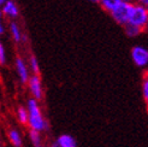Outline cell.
<instances>
[{
    "instance_id": "ba28073f",
    "label": "cell",
    "mask_w": 148,
    "mask_h": 147,
    "mask_svg": "<svg viewBox=\"0 0 148 147\" xmlns=\"http://www.w3.org/2000/svg\"><path fill=\"white\" fill-rule=\"evenodd\" d=\"M56 142L58 147H77L76 139L70 134H63L60 136H58Z\"/></svg>"
},
{
    "instance_id": "277c9868",
    "label": "cell",
    "mask_w": 148,
    "mask_h": 147,
    "mask_svg": "<svg viewBox=\"0 0 148 147\" xmlns=\"http://www.w3.org/2000/svg\"><path fill=\"white\" fill-rule=\"evenodd\" d=\"M131 59L138 68L148 67V48L136 45L131 48Z\"/></svg>"
},
{
    "instance_id": "4316f807",
    "label": "cell",
    "mask_w": 148,
    "mask_h": 147,
    "mask_svg": "<svg viewBox=\"0 0 148 147\" xmlns=\"http://www.w3.org/2000/svg\"><path fill=\"white\" fill-rule=\"evenodd\" d=\"M147 7H148V6H147Z\"/></svg>"
},
{
    "instance_id": "6da1fadb",
    "label": "cell",
    "mask_w": 148,
    "mask_h": 147,
    "mask_svg": "<svg viewBox=\"0 0 148 147\" xmlns=\"http://www.w3.org/2000/svg\"><path fill=\"white\" fill-rule=\"evenodd\" d=\"M27 109H28V112H29L28 126L30 128V130L39 131V133L47 130L48 123L42 115V111L39 106L38 100H35L34 98H30L27 102Z\"/></svg>"
},
{
    "instance_id": "9a60e30c",
    "label": "cell",
    "mask_w": 148,
    "mask_h": 147,
    "mask_svg": "<svg viewBox=\"0 0 148 147\" xmlns=\"http://www.w3.org/2000/svg\"><path fill=\"white\" fill-rule=\"evenodd\" d=\"M29 68L32 69L33 75H39L40 74V68H39V62L36 59L35 56L29 57Z\"/></svg>"
},
{
    "instance_id": "d6986e66",
    "label": "cell",
    "mask_w": 148,
    "mask_h": 147,
    "mask_svg": "<svg viewBox=\"0 0 148 147\" xmlns=\"http://www.w3.org/2000/svg\"><path fill=\"white\" fill-rule=\"evenodd\" d=\"M136 1H137L138 4H142V5H145V6H148V0H136Z\"/></svg>"
},
{
    "instance_id": "2e32d148",
    "label": "cell",
    "mask_w": 148,
    "mask_h": 147,
    "mask_svg": "<svg viewBox=\"0 0 148 147\" xmlns=\"http://www.w3.org/2000/svg\"><path fill=\"white\" fill-rule=\"evenodd\" d=\"M142 97L148 106V78L147 77H145L142 81Z\"/></svg>"
},
{
    "instance_id": "8fae6325",
    "label": "cell",
    "mask_w": 148,
    "mask_h": 147,
    "mask_svg": "<svg viewBox=\"0 0 148 147\" xmlns=\"http://www.w3.org/2000/svg\"><path fill=\"white\" fill-rule=\"evenodd\" d=\"M17 118L19 121V123L24 124V126H28V122H29V112H28V109L24 106H19L17 110Z\"/></svg>"
},
{
    "instance_id": "cb8c5ba5",
    "label": "cell",
    "mask_w": 148,
    "mask_h": 147,
    "mask_svg": "<svg viewBox=\"0 0 148 147\" xmlns=\"http://www.w3.org/2000/svg\"><path fill=\"white\" fill-rule=\"evenodd\" d=\"M145 77H147V78H148V70H147V72L145 74Z\"/></svg>"
},
{
    "instance_id": "484cf974",
    "label": "cell",
    "mask_w": 148,
    "mask_h": 147,
    "mask_svg": "<svg viewBox=\"0 0 148 147\" xmlns=\"http://www.w3.org/2000/svg\"><path fill=\"white\" fill-rule=\"evenodd\" d=\"M0 147H1V142H0Z\"/></svg>"
},
{
    "instance_id": "e0dca14e",
    "label": "cell",
    "mask_w": 148,
    "mask_h": 147,
    "mask_svg": "<svg viewBox=\"0 0 148 147\" xmlns=\"http://www.w3.org/2000/svg\"><path fill=\"white\" fill-rule=\"evenodd\" d=\"M6 64V51L3 43H0V65Z\"/></svg>"
},
{
    "instance_id": "603a6c76",
    "label": "cell",
    "mask_w": 148,
    "mask_h": 147,
    "mask_svg": "<svg viewBox=\"0 0 148 147\" xmlns=\"http://www.w3.org/2000/svg\"><path fill=\"white\" fill-rule=\"evenodd\" d=\"M51 147H58V145H57V142H53L51 145Z\"/></svg>"
},
{
    "instance_id": "5b68a950",
    "label": "cell",
    "mask_w": 148,
    "mask_h": 147,
    "mask_svg": "<svg viewBox=\"0 0 148 147\" xmlns=\"http://www.w3.org/2000/svg\"><path fill=\"white\" fill-rule=\"evenodd\" d=\"M28 87L30 91L33 98L35 100H41L43 97V89H42V82L39 75H32L28 81Z\"/></svg>"
},
{
    "instance_id": "9c48e42d",
    "label": "cell",
    "mask_w": 148,
    "mask_h": 147,
    "mask_svg": "<svg viewBox=\"0 0 148 147\" xmlns=\"http://www.w3.org/2000/svg\"><path fill=\"white\" fill-rule=\"evenodd\" d=\"M10 33H11L12 39L16 42H22L23 40H25L23 34H22V30H21L19 25L16 23V22H11L10 23Z\"/></svg>"
},
{
    "instance_id": "3957f363",
    "label": "cell",
    "mask_w": 148,
    "mask_h": 147,
    "mask_svg": "<svg viewBox=\"0 0 148 147\" xmlns=\"http://www.w3.org/2000/svg\"><path fill=\"white\" fill-rule=\"evenodd\" d=\"M132 6H134V4L121 1L112 11L110 12V14L116 23L125 27L129 23V19H130L131 12H132Z\"/></svg>"
},
{
    "instance_id": "ac0fdd59",
    "label": "cell",
    "mask_w": 148,
    "mask_h": 147,
    "mask_svg": "<svg viewBox=\"0 0 148 147\" xmlns=\"http://www.w3.org/2000/svg\"><path fill=\"white\" fill-rule=\"evenodd\" d=\"M4 32H5V28L3 24V11L0 10V34H4Z\"/></svg>"
},
{
    "instance_id": "ffe728a7",
    "label": "cell",
    "mask_w": 148,
    "mask_h": 147,
    "mask_svg": "<svg viewBox=\"0 0 148 147\" xmlns=\"http://www.w3.org/2000/svg\"><path fill=\"white\" fill-rule=\"evenodd\" d=\"M7 1V0H0V10H1V7H3V5L5 4Z\"/></svg>"
},
{
    "instance_id": "44dd1931",
    "label": "cell",
    "mask_w": 148,
    "mask_h": 147,
    "mask_svg": "<svg viewBox=\"0 0 148 147\" xmlns=\"http://www.w3.org/2000/svg\"><path fill=\"white\" fill-rule=\"evenodd\" d=\"M122 1H125V3H130V4H134L135 0H122Z\"/></svg>"
},
{
    "instance_id": "7c38bea8",
    "label": "cell",
    "mask_w": 148,
    "mask_h": 147,
    "mask_svg": "<svg viewBox=\"0 0 148 147\" xmlns=\"http://www.w3.org/2000/svg\"><path fill=\"white\" fill-rule=\"evenodd\" d=\"M29 137H30V141L34 147H43L41 133L35 131V130H29Z\"/></svg>"
},
{
    "instance_id": "5bb4252c",
    "label": "cell",
    "mask_w": 148,
    "mask_h": 147,
    "mask_svg": "<svg viewBox=\"0 0 148 147\" xmlns=\"http://www.w3.org/2000/svg\"><path fill=\"white\" fill-rule=\"evenodd\" d=\"M121 1L122 0H100V5L103 10L111 12Z\"/></svg>"
},
{
    "instance_id": "8992f818",
    "label": "cell",
    "mask_w": 148,
    "mask_h": 147,
    "mask_svg": "<svg viewBox=\"0 0 148 147\" xmlns=\"http://www.w3.org/2000/svg\"><path fill=\"white\" fill-rule=\"evenodd\" d=\"M14 65H16V70L18 74V77L21 80L22 83H28L29 78H30V75H29V67L25 64V62L22 59L21 57L16 58V62H14Z\"/></svg>"
},
{
    "instance_id": "7402d4cb",
    "label": "cell",
    "mask_w": 148,
    "mask_h": 147,
    "mask_svg": "<svg viewBox=\"0 0 148 147\" xmlns=\"http://www.w3.org/2000/svg\"><path fill=\"white\" fill-rule=\"evenodd\" d=\"M90 3H94V4H100V0H89Z\"/></svg>"
},
{
    "instance_id": "30bf717a",
    "label": "cell",
    "mask_w": 148,
    "mask_h": 147,
    "mask_svg": "<svg viewBox=\"0 0 148 147\" xmlns=\"http://www.w3.org/2000/svg\"><path fill=\"white\" fill-rule=\"evenodd\" d=\"M7 135H9L10 142L14 147H22V145H23V140H22V135L17 129H10Z\"/></svg>"
},
{
    "instance_id": "52a82bcc",
    "label": "cell",
    "mask_w": 148,
    "mask_h": 147,
    "mask_svg": "<svg viewBox=\"0 0 148 147\" xmlns=\"http://www.w3.org/2000/svg\"><path fill=\"white\" fill-rule=\"evenodd\" d=\"M1 11H3V14H5V16L10 17V18H17L19 14V9L13 0H7L3 5Z\"/></svg>"
},
{
    "instance_id": "7a4b0ae2",
    "label": "cell",
    "mask_w": 148,
    "mask_h": 147,
    "mask_svg": "<svg viewBox=\"0 0 148 147\" xmlns=\"http://www.w3.org/2000/svg\"><path fill=\"white\" fill-rule=\"evenodd\" d=\"M128 24L135 25L142 29V30H146V27L148 24V7L142 4L135 3L132 6V12Z\"/></svg>"
},
{
    "instance_id": "d4e9b609",
    "label": "cell",
    "mask_w": 148,
    "mask_h": 147,
    "mask_svg": "<svg viewBox=\"0 0 148 147\" xmlns=\"http://www.w3.org/2000/svg\"><path fill=\"white\" fill-rule=\"evenodd\" d=\"M146 30H147V32H148V24H147V27H146Z\"/></svg>"
},
{
    "instance_id": "4fadbf2b",
    "label": "cell",
    "mask_w": 148,
    "mask_h": 147,
    "mask_svg": "<svg viewBox=\"0 0 148 147\" xmlns=\"http://www.w3.org/2000/svg\"><path fill=\"white\" fill-rule=\"evenodd\" d=\"M124 29H125V34H127L129 38H136V36H138L143 32L142 29H140L135 25H131V24H127L124 27Z\"/></svg>"
}]
</instances>
